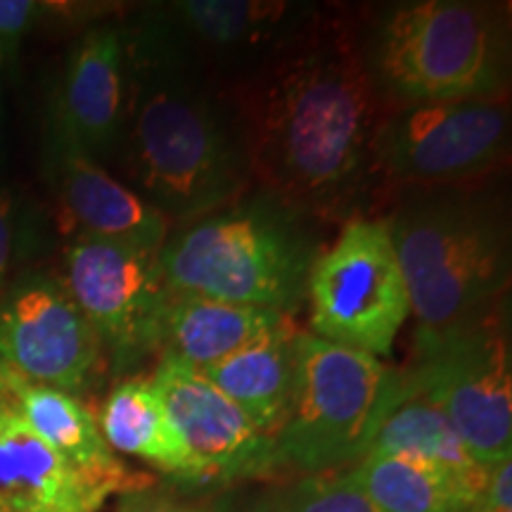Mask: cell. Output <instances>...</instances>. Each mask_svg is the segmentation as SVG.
<instances>
[{
    "mask_svg": "<svg viewBox=\"0 0 512 512\" xmlns=\"http://www.w3.org/2000/svg\"><path fill=\"white\" fill-rule=\"evenodd\" d=\"M238 121L254 188L316 221H347L375 195L373 138L384 107L358 22L320 17L256 72L219 86Z\"/></svg>",
    "mask_w": 512,
    "mask_h": 512,
    "instance_id": "1",
    "label": "cell"
},
{
    "mask_svg": "<svg viewBox=\"0 0 512 512\" xmlns=\"http://www.w3.org/2000/svg\"><path fill=\"white\" fill-rule=\"evenodd\" d=\"M124 185L166 221L185 223L238 200L252 174L226 95L162 8L124 27Z\"/></svg>",
    "mask_w": 512,
    "mask_h": 512,
    "instance_id": "2",
    "label": "cell"
},
{
    "mask_svg": "<svg viewBox=\"0 0 512 512\" xmlns=\"http://www.w3.org/2000/svg\"><path fill=\"white\" fill-rule=\"evenodd\" d=\"M501 176L392 192L382 221L415 330L446 328L510 294L512 216Z\"/></svg>",
    "mask_w": 512,
    "mask_h": 512,
    "instance_id": "3",
    "label": "cell"
},
{
    "mask_svg": "<svg viewBox=\"0 0 512 512\" xmlns=\"http://www.w3.org/2000/svg\"><path fill=\"white\" fill-rule=\"evenodd\" d=\"M325 245L320 221L259 188L178 223L159 249L166 290L294 318Z\"/></svg>",
    "mask_w": 512,
    "mask_h": 512,
    "instance_id": "4",
    "label": "cell"
},
{
    "mask_svg": "<svg viewBox=\"0 0 512 512\" xmlns=\"http://www.w3.org/2000/svg\"><path fill=\"white\" fill-rule=\"evenodd\" d=\"M358 43L384 110L510 93L508 5L389 3L358 22Z\"/></svg>",
    "mask_w": 512,
    "mask_h": 512,
    "instance_id": "5",
    "label": "cell"
},
{
    "mask_svg": "<svg viewBox=\"0 0 512 512\" xmlns=\"http://www.w3.org/2000/svg\"><path fill=\"white\" fill-rule=\"evenodd\" d=\"M396 375L446 415L479 465L512 460L510 294L446 328L415 330Z\"/></svg>",
    "mask_w": 512,
    "mask_h": 512,
    "instance_id": "6",
    "label": "cell"
},
{
    "mask_svg": "<svg viewBox=\"0 0 512 512\" xmlns=\"http://www.w3.org/2000/svg\"><path fill=\"white\" fill-rule=\"evenodd\" d=\"M394 394L396 375L380 358L302 332L290 411L273 437L280 470L306 477L356 465Z\"/></svg>",
    "mask_w": 512,
    "mask_h": 512,
    "instance_id": "7",
    "label": "cell"
},
{
    "mask_svg": "<svg viewBox=\"0 0 512 512\" xmlns=\"http://www.w3.org/2000/svg\"><path fill=\"white\" fill-rule=\"evenodd\" d=\"M510 133V93L384 110L370 152L375 192L501 176Z\"/></svg>",
    "mask_w": 512,
    "mask_h": 512,
    "instance_id": "8",
    "label": "cell"
},
{
    "mask_svg": "<svg viewBox=\"0 0 512 512\" xmlns=\"http://www.w3.org/2000/svg\"><path fill=\"white\" fill-rule=\"evenodd\" d=\"M306 306L313 337L375 358L394 349L411 318V299L380 216L344 221L311 268Z\"/></svg>",
    "mask_w": 512,
    "mask_h": 512,
    "instance_id": "9",
    "label": "cell"
},
{
    "mask_svg": "<svg viewBox=\"0 0 512 512\" xmlns=\"http://www.w3.org/2000/svg\"><path fill=\"white\" fill-rule=\"evenodd\" d=\"M62 283L114 370L121 373L157 354L159 325L171 292L155 249L76 233L64 249Z\"/></svg>",
    "mask_w": 512,
    "mask_h": 512,
    "instance_id": "10",
    "label": "cell"
},
{
    "mask_svg": "<svg viewBox=\"0 0 512 512\" xmlns=\"http://www.w3.org/2000/svg\"><path fill=\"white\" fill-rule=\"evenodd\" d=\"M0 361L31 382L81 396L105 349L62 278L29 271L0 294Z\"/></svg>",
    "mask_w": 512,
    "mask_h": 512,
    "instance_id": "11",
    "label": "cell"
},
{
    "mask_svg": "<svg viewBox=\"0 0 512 512\" xmlns=\"http://www.w3.org/2000/svg\"><path fill=\"white\" fill-rule=\"evenodd\" d=\"M152 382L195 463L200 489H221L280 472L273 437L200 373L159 361Z\"/></svg>",
    "mask_w": 512,
    "mask_h": 512,
    "instance_id": "12",
    "label": "cell"
},
{
    "mask_svg": "<svg viewBox=\"0 0 512 512\" xmlns=\"http://www.w3.org/2000/svg\"><path fill=\"white\" fill-rule=\"evenodd\" d=\"M162 10L219 86L275 60L323 12L292 0H176Z\"/></svg>",
    "mask_w": 512,
    "mask_h": 512,
    "instance_id": "13",
    "label": "cell"
},
{
    "mask_svg": "<svg viewBox=\"0 0 512 512\" xmlns=\"http://www.w3.org/2000/svg\"><path fill=\"white\" fill-rule=\"evenodd\" d=\"M126 38L119 24H95L76 38L50 100L48 136L95 162L119 152L126 124Z\"/></svg>",
    "mask_w": 512,
    "mask_h": 512,
    "instance_id": "14",
    "label": "cell"
},
{
    "mask_svg": "<svg viewBox=\"0 0 512 512\" xmlns=\"http://www.w3.org/2000/svg\"><path fill=\"white\" fill-rule=\"evenodd\" d=\"M46 169L55 197L79 233L155 252L169 238L171 223L93 157L46 136Z\"/></svg>",
    "mask_w": 512,
    "mask_h": 512,
    "instance_id": "15",
    "label": "cell"
},
{
    "mask_svg": "<svg viewBox=\"0 0 512 512\" xmlns=\"http://www.w3.org/2000/svg\"><path fill=\"white\" fill-rule=\"evenodd\" d=\"M0 401L10 403L31 430L81 475L112 494L121 496L150 484L145 475L136 477L126 470L102 437L98 418L79 396L31 382L5 366L0 377Z\"/></svg>",
    "mask_w": 512,
    "mask_h": 512,
    "instance_id": "16",
    "label": "cell"
},
{
    "mask_svg": "<svg viewBox=\"0 0 512 512\" xmlns=\"http://www.w3.org/2000/svg\"><path fill=\"white\" fill-rule=\"evenodd\" d=\"M110 496L0 401V512H100Z\"/></svg>",
    "mask_w": 512,
    "mask_h": 512,
    "instance_id": "17",
    "label": "cell"
},
{
    "mask_svg": "<svg viewBox=\"0 0 512 512\" xmlns=\"http://www.w3.org/2000/svg\"><path fill=\"white\" fill-rule=\"evenodd\" d=\"M290 323L294 318L278 311L169 294L159 325L157 356L159 361L202 373Z\"/></svg>",
    "mask_w": 512,
    "mask_h": 512,
    "instance_id": "18",
    "label": "cell"
},
{
    "mask_svg": "<svg viewBox=\"0 0 512 512\" xmlns=\"http://www.w3.org/2000/svg\"><path fill=\"white\" fill-rule=\"evenodd\" d=\"M98 427L114 453L138 458L183 489L200 491L195 463L152 377H124L102 401Z\"/></svg>",
    "mask_w": 512,
    "mask_h": 512,
    "instance_id": "19",
    "label": "cell"
},
{
    "mask_svg": "<svg viewBox=\"0 0 512 512\" xmlns=\"http://www.w3.org/2000/svg\"><path fill=\"white\" fill-rule=\"evenodd\" d=\"M368 453L406 458L430 467L472 498H482L491 475L489 467L470 456L446 415L422 396L408 392L399 375L394 401L377 427Z\"/></svg>",
    "mask_w": 512,
    "mask_h": 512,
    "instance_id": "20",
    "label": "cell"
},
{
    "mask_svg": "<svg viewBox=\"0 0 512 512\" xmlns=\"http://www.w3.org/2000/svg\"><path fill=\"white\" fill-rule=\"evenodd\" d=\"M299 335L302 330L297 325H285L200 375L226 394L261 432L275 437L292 403Z\"/></svg>",
    "mask_w": 512,
    "mask_h": 512,
    "instance_id": "21",
    "label": "cell"
},
{
    "mask_svg": "<svg viewBox=\"0 0 512 512\" xmlns=\"http://www.w3.org/2000/svg\"><path fill=\"white\" fill-rule=\"evenodd\" d=\"M349 470L382 512H475L479 503L430 467L406 458L366 453Z\"/></svg>",
    "mask_w": 512,
    "mask_h": 512,
    "instance_id": "22",
    "label": "cell"
},
{
    "mask_svg": "<svg viewBox=\"0 0 512 512\" xmlns=\"http://www.w3.org/2000/svg\"><path fill=\"white\" fill-rule=\"evenodd\" d=\"M280 494L285 512H382L349 467L299 477L290 486H283Z\"/></svg>",
    "mask_w": 512,
    "mask_h": 512,
    "instance_id": "23",
    "label": "cell"
},
{
    "mask_svg": "<svg viewBox=\"0 0 512 512\" xmlns=\"http://www.w3.org/2000/svg\"><path fill=\"white\" fill-rule=\"evenodd\" d=\"M50 12L53 5L38 0H0V69L15 67L24 38Z\"/></svg>",
    "mask_w": 512,
    "mask_h": 512,
    "instance_id": "24",
    "label": "cell"
},
{
    "mask_svg": "<svg viewBox=\"0 0 512 512\" xmlns=\"http://www.w3.org/2000/svg\"><path fill=\"white\" fill-rule=\"evenodd\" d=\"M238 505L233 501H216V503H192L183 501L176 494L166 489L147 484L138 489L126 491L119 496L117 512H235Z\"/></svg>",
    "mask_w": 512,
    "mask_h": 512,
    "instance_id": "25",
    "label": "cell"
},
{
    "mask_svg": "<svg viewBox=\"0 0 512 512\" xmlns=\"http://www.w3.org/2000/svg\"><path fill=\"white\" fill-rule=\"evenodd\" d=\"M19 202L10 188H0V294L12 280L19 245Z\"/></svg>",
    "mask_w": 512,
    "mask_h": 512,
    "instance_id": "26",
    "label": "cell"
},
{
    "mask_svg": "<svg viewBox=\"0 0 512 512\" xmlns=\"http://www.w3.org/2000/svg\"><path fill=\"white\" fill-rule=\"evenodd\" d=\"M475 512H512V460L491 467L489 484Z\"/></svg>",
    "mask_w": 512,
    "mask_h": 512,
    "instance_id": "27",
    "label": "cell"
},
{
    "mask_svg": "<svg viewBox=\"0 0 512 512\" xmlns=\"http://www.w3.org/2000/svg\"><path fill=\"white\" fill-rule=\"evenodd\" d=\"M235 512H285L283 510V494H280V489L264 491V494L249 498L247 503L238 505V510Z\"/></svg>",
    "mask_w": 512,
    "mask_h": 512,
    "instance_id": "28",
    "label": "cell"
},
{
    "mask_svg": "<svg viewBox=\"0 0 512 512\" xmlns=\"http://www.w3.org/2000/svg\"><path fill=\"white\" fill-rule=\"evenodd\" d=\"M3 370H5V363L0 361V377H3Z\"/></svg>",
    "mask_w": 512,
    "mask_h": 512,
    "instance_id": "29",
    "label": "cell"
},
{
    "mask_svg": "<svg viewBox=\"0 0 512 512\" xmlns=\"http://www.w3.org/2000/svg\"><path fill=\"white\" fill-rule=\"evenodd\" d=\"M0 119H3V107H0Z\"/></svg>",
    "mask_w": 512,
    "mask_h": 512,
    "instance_id": "30",
    "label": "cell"
}]
</instances>
